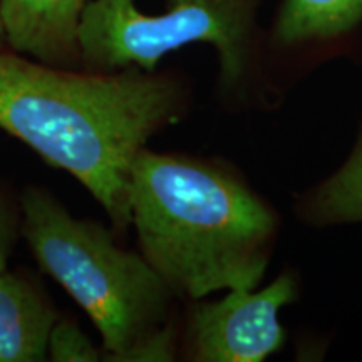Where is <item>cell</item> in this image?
Segmentation results:
<instances>
[{"instance_id":"cell-1","label":"cell","mask_w":362,"mask_h":362,"mask_svg":"<svg viewBox=\"0 0 362 362\" xmlns=\"http://www.w3.org/2000/svg\"><path fill=\"white\" fill-rule=\"evenodd\" d=\"M187 107L188 90L171 74L78 72L0 51V129L83 183L116 232L131 225L134 158Z\"/></svg>"},{"instance_id":"cell-2","label":"cell","mask_w":362,"mask_h":362,"mask_svg":"<svg viewBox=\"0 0 362 362\" xmlns=\"http://www.w3.org/2000/svg\"><path fill=\"white\" fill-rule=\"evenodd\" d=\"M128 205L139 253L176 297L202 300L264 280L279 216L223 163L143 148Z\"/></svg>"},{"instance_id":"cell-3","label":"cell","mask_w":362,"mask_h":362,"mask_svg":"<svg viewBox=\"0 0 362 362\" xmlns=\"http://www.w3.org/2000/svg\"><path fill=\"white\" fill-rule=\"evenodd\" d=\"M22 235L45 274L83 307L103 341V361L126 362L175 324V293L139 252L121 248L106 226L76 218L44 188L22 194Z\"/></svg>"},{"instance_id":"cell-4","label":"cell","mask_w":362,"mask_h":362,"mask_svg":"<svg viewBox=\"0 0 362 362\" xmlns=\"http://www.w3.org/2000/svg\"><path fill=\"white\" fill-rule=\"evenodd\" d=\"M260 6L262 0H168L165 12L151 16L134 0H93L81 22V62L99 72L156 71L166 54L210 44L218 52L221 93L252 104L267 90Z\"/></svg>"},{"instance_id":"cell-5","label":"cell","mask_w":362,"mask_h":362,"mask_svg":"<svg viewBox=\"0 0 362 362\" xmlns=\"http://www.w3.org/2000/svg\"><path fill=\"white\" fill-rule=\"evenodd\" d=\"M298 297V282L284 272L267 287L228 291L215 302L193 300L185 347L188 359L198 362H262L285 344L280 322L284 307Z\"/></svg>"},{"instance_id":"cell-6","label":"cell","mask_w":362,"mask_h":362,"mask_svg":"<svg viewBox=\"0 0 362 362\" xmlns=\"http://www.w3.org/2000/svg\"><path fill=\"white\" fill-rule=\"evenodd\" d=\"M86 6L88 0H0L7 44L45 64L74 67Z\"/></svg>"},{"instance_id":"cell-7","label":"cell","mask_w":362,"mask_h":362,"mask_svg":"<svg viewBox=\"0 0 362 362\" xmlns=\"http://www.w3.org/2000/svg\"><path fill=\"white\" fill-rule=\"evenodd\" d=\"M362 30V0H282L269 40L284 52L319 51L349 42Z\"/></svg>"},{"instance_id":"cell-8","label":"cell","mask_w":362,"mask_h":362,"mask_svg":"<svg viewBox=\"0 0 362 362\" xmlns=\"http://www.w3.org/2000/svg\"><path fill=\"white\" fill-rule=\"evenodd\" d=\"M57 315L33 280L0 272V362H42Z\"/></svg>"},{"instance_id":"cell-9","label":"cell","mask_w":362,"mask_h":362,"mask_svg":"<svg viewBox=\"0 0 362 362\" xmlns=\"http://www.w3.org/2000/svg\"><path fill=\"white\" fill-rule=\"evenodd\" d=\"M297 214L314 226L362 223V128L339 170L298 198Z\"/></svg>"},{"instance_id":"cell-10","label":"cell","mask_w":362,"mask_h":362,"mask_svg":"<svg viewBox=\"0 0 362 362\" xmlns=\"http://www.w3.org/2000/svg\"><path fill=\"white\" fill-rule=\"evenodd\" d=\"M47 357L54 362H96L103 361V351L74 322L56 320L49 334Z\"/></svg>"},{"instance_id":"cell-11","label":"cell","mask_w":362,"mask_h":362,"mask_svg":"<svg viewBox=\"0 0 362 362\" xmlns=\"http://www.w3.org/2000/svg\"><path fill=\"white\" fill-rule=\"evenodd\" d=\"M19 232H22L21 208L11 205L7 198L0 194V272L7 270V262L16 247Z\"/></svg>"},{"instance_id":"cell-12","label":"cell","mask_w":362,"mask_h":362,"mask_svg":"<svg viewBox=\"0 0 362 362\" xmlns=\"http://www.w3.org/2000/svg\"><path fill=\"white\" fill-rule=\"evenodd\" d=\"M7 45V37H6V30H4V24L2 19H0V51Z\"/></svg>"}]
</instances>
